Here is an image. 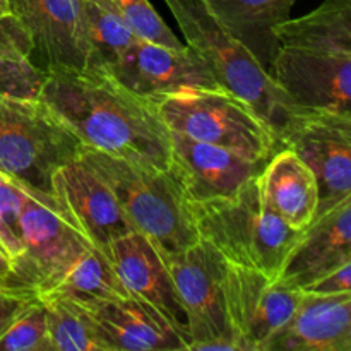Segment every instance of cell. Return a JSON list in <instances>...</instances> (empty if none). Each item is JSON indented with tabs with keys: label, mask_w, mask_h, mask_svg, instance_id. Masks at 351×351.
Listing matches in <instances>:
<instances>
[{
	"label": "cell",
	"mask_w": 351,
	"mask_h": 351,
	"mask_svg": "<svg viewBox=\"0 0 351 351\" xmlns=\"http://www.w3.org/2000/svg\"><path fill=\"white\" fill-rule=\"evenodd\" d=\"M40 99L86 147L170 171L167 127L147 99L106 72L51 69Z\"/></svg>",
	"instance_id": "6da1fadb"
},
{
	"label": "cell",
	"mask_w": 351,
	"mask_h": 351,
	"mask_svg": "<svg viewBox=\"0 0 351 351\" xmlns=\"http://www.w3.org/2000/svg\"><path fill=\"white\" fill-rule=\"evenodd\" d=\"M261 173L233 195L204 202L187 201V206L199 237L228 263L254 267L278 280L304 230L290 226L271 208L261 189Z\"/></svg>",
	"instance_id": "7a4b0ae2"
},
{
	"label": "cell",
	"mask_w": 351,
	"mask_h": 351,
	"mask_svg": "<svg viewBox=\"0 0 351 351\" xmlns=\"http://www.w3.org/2000/svg\"><path fill=\"white\" fill-rule=\"evenodd\" d=\"M165 2L187 38L189 47L204 60L216 82L249 105L281 144L287 127L302 112L278 88L271 72L209 12L204 0Z\"/></svg>",
	"instance_id": "3957f363"
},
{
	"label": "cell",
	"mask_w": 351,
	"mask_h": 351,
	"mask_svg": "<svg viewBox=\"0 0 351 351\" xmlns=\"http://www.w3.org/2000/svg\"><path fill=\"white\" fill-rule=\"evenodd\" d=\"M84 147L41 99L0 95V171L55 211V171Z\"/></svg>",
	"instance_id": "277c9868"
},
{
	"label": "cell",
	"mask_w": 351,
	"mask_h": 351,
	"mask_svg": "<svg viewBox=\"0 0 351 351\" xmlns=\"http://www.w3.org/2000/svg\"><path fill=\"white\" fill-rule=\"evenodd\" d=\"M79 158L105 180L134 230L146 235L160 254L180 252L197 242L185 195L170 171L141 167L91 147H84Z\"/></svg>",
	"instance_id": "5b68a950"
},
{
	"label": "cell",
	"mask_w": 351,
	"mask_h": 351,
	"mask_svg": "<svg viewBox=\"0 0 351 351\" xmlns=\"http://www.w3.org/2000/svg\"><path fill=\"white\" fill-rule=\"evenodd\" d=\"M168 130L267 161L281 149L273 130L249 105L225 89H182L147 98Z\"/></svg>",
	"instance_id": "8992f818"
},
{
	"label": "cell",
	"mask_w": 351,
	"mask_h": 351,
	"mask_svg": "<svg viewBox=\"0 0 351 351\" xmlns=\"http://www.w3.org/2000/svg\"><path fill=\"white\" fill-rule=\"evenodd\" d=\"M187 312L191 350L237 351L225 298L228 261L199 240L175 254H160Z\"/></svg>",
	"instance_id": "52a82bcc"
},
{
	"label": "cell",
	"mask_w": 351,
	"mask_h": 351,
	"mask_svg": "<svg viewBox=\"0 0 351 351\" xmlns=\"http://www.w3.org/2000/svg\"><path fill=\"white\" fill-rule=\"evenodd\" d=\"M23 254L12 266L7 287L51 290L72 264L93 247L50 204L26 195L21 213Z\"/></svg>",
	"instance_id": "ba28073f"
},
{
	"label": "cell",
	"mask_w": 351,
	"mask_h": 351,
	"mask_svg": "<svg viewBox=\"0 0 351 351\" xmlns=\"http://www.w3.org/2000/svg\"><path fill=\"white\" fill-rule=\"evenodd\" d=\"M314 173L319 189L317 215L351 197V115L302 112L281 136Z\"/></svg>",
	"instance_id": "9c48e42d"
},
{
	"label": "cell",
	"mask_w": 351,
	"mask_h": 351,
	"mask_svg": "<svg viewBox=\"0 0 351 351\" xmlns=\"http://www.w3.org/2000/svg\"><path fill=\"white\" fill-rule=\"evenodd\" d=\"M271 75L298 112L351 115V53L278 47Z\"/></svg>",
	"instance_id": "30bf717a"
},
{
	"label": "cell",
	"mask_w": 351,
	"mask_h": 351,
	"mask_svg": "<svg viewBox=\"0 0 351 351\" xmlns=\"http://www.w3.org/2000/svg\"><path fill=\"white\" fill-rule=\"evenodd\" d=\"M302 291L254 267L228 263L225 298L237 351H266L267 343L287 324Z\"/></svg>",
	"instance_id": "8fae6325"
},
{
	"label": "cell",
	"mask_w": 351,
	"mask_h": 351,
	"mask_svg": "<svg viewBox=\"0 0 351 351\" xmlns=\"http://www.w3.org/2000/svg\"><path fill=\"white\" fill-rule=\"evenodd\" d=\"M53 192L58 215L96 249L136 232L112 189L81 158L55 171Z\"/></svg>",
	"instance_id": "7c38bea8"
},
{
	"label": "cell",
	"mask_w": 351,
	"mask_h": 351,
	"mask_svg": "<svg viewBox=\"0 0 351 351\" xmlns=\"http://www.w3.org/2000/svg\"><path fill=\"white\" fill-rule=\"evenodd\" d=\"M106 74L147 99L182 89H223L189 45L171 48L136 38Z\"/></svg>",
	"instance_id": "4fadbf2b"
},
{
	"label": "cell",
	"mask_w": 351,
	"mask_h": 351,
	"mask_svg": "<svg viewBox=\"0 0 351 351\" xmlns=\"http://www.w3.org/2000/svg\"><path fill=\"white\" fill-rule=\"evenodd\" d=\"M31 38V62L43 71H86L89 45L82 0H10Z\"/></svg>",
	"instance_id": "5bb4252c"
},
{
	"label": "cell",
	"mask_w": 351,
	"mask_h": 351,
	"mask_svg": "<svg viewBox=\"0 0 351 351\" xmlns=\"http://www.w3.org/2000/svg\"><path fill=\"white\" fill-rule=\"evenodd\" d=\"M168 139L170 173L189 202L233 195L247 180L257 177L269 161L249 160L225 147L195 141L173 130H168Z\"/></svg>",
	"instance_id": "9a60e30c"
},
{
	"label": "cell",
	"mask_w": 351,
	"mask_h": 351,
	"mask_svg": "<svg viewBox=\"0 0 351 351\" xmlns=\"http://www.w3.org/2000/svg\"><path fill=\"white\" fill-rule=\"evenodd\" d=\"M101 250L119 274L127 293L160 311L191 346L187 312L156 245L143 233L130 232Z\"/></svg>",
	"instance_id": "2e32d148"
},
{
	"label": "cell",
	"mask_w": 351,
	"mask_h": 351,
	"mask_svg": "<svg viewBox=\"0 0 351 351\" xmlns=\"http://www.w3.org/2000/svg\"><path fill=\"white\" fill-rule=\"evenodd\" d=\"M108 351H189V341L160 311L136 297L81 304Z\"/></svg>",
	"instance_id": "e0dca14e"
},
{
	"label": "cell",
	"mask_w": 351,
	"mask_h": 351,
	"mask_svg": "<svg viewBox=\"0 0 351 351\" xmlns=\"http://www.w3.org/2000/svg\"><path fill=\"white\" fill-rule=\"evenodd\" d=\"M351 263V197L317 216L287 256L278 281L302 290Z\"/></svg>",
	"instance_id": "ac0fdd59"
},
{
	"label": "cell",
	"mask_w": 351,
	"mask_h": 351,
	"mask_svg": "<svg viewBox=\"0 0 351 351\" xmlns=\"http://www.w3.org/2000/svg\"><path fill=\"white\" fill-rule=\"evenodd\" d=\"M266 351H351V291H302L297 308Z\"/></svg>",
	"instance_id": "d6986e66"
},
{
	"label": "cell",
	"mask_w": 351,
	"mask_h": 351,
	"mask_svg": "<svg viewBox=\"0 0 351 351\" xmlns=\"http://www.w3.org/2000/svg\"><path fill=\"white\" fill-rule=\"evenodd\" d=\"M261 189L271 208L293 228L305 230L315 219L317 180L288 147H281L269 158L261 173Z\"/></svg>",
	"instance_id": "ffe728a7"
},
{
	"label": "cell",
	"mask_w": 351,
	"mask_h": 351,
	"mask_svg": "<svg viewBox=\"0 0 351 351\" xmlns=\"http://www.w3.org/2000/svg\"><path fill=\"white\" fill-rule=\"evenodd\" d=\"M297 0H204L209 12L261 62L271 65L278 43L273 27L290 17ZM267 71V69H266Z\"/></svg>",
	"instance_id": "44dd1931"
},
{
	"label": "cell",
	"mask_w": 351,
	"mask_h": 351,
	"mask_svg": "<svg viewBox=\"0 0 351 351\" xmlns=\"http://www.w3.org/2000/svg\"><path fill=\"white\" fill-rule=\"evenodd\" d=\"M273 36L278 47L351 53V0H324L312 12L276 24Z\"/></svg>",
	"instance_id": "7402d4cb"
},
{
	"label": "cell",
	"mask_w": 351,
	"mask_h": 351,
	"mask_svg": "<svg viewBox=\"0 0 351 351\" xmlns=\"http://www.w3.org/2000/svg\"><path fill=\"white\" fill-rule=\"evenodd\" d=\"M41 295H58L77 304L119 300L129 297L119 274L101 249L89 247L51 290Z\"/></svg>",
	"instance_id": "603a6c76"
},
{
	"label": "cell",
	"mask_w": 351,
	"mask_h": 351,
	"mask_svg": "<svg viewBox=\"0 0 351 351\" xmlns=\"http://www.w3.org/2000/svg\"><path fill=\"white\" fill-rule=\"evenodd\" d=\"M47 311L53 351H108L95 322L81 304L58 295H38Z\"/></svg>",
	"instance_id": "cb8c5ba5"
},
{
	"label": "cell",
	"mask_w": 351,
	"mask_h": 351,
	"mask_svg": "<svg viewBox=\"0 0 351 351\" xmlns=\"http://www.w3.org/2000/svg\"><path fill=\"white\" fill-rule=\"evenodd\" d=\"M89 58L86 71L106 72L136 40L129 26L99 0H82Z\"/></svg>",
	"instance_id": "d4e9b609"
},
{
	"label": "cell",
	"mask_w": 351,
	"mask_h": 351,
	"mask_svg": "<svg viewBox=\"0 0 351 351\" xmlns=\"http://www.w3.org/2000/svg\"><path fill=\"white\" fill-rule=\"evenodd\" d=\"M113 10L141 40L167 45L171 48L184 47L173 31L165 24L149 0H99Z\"/></svg>",
	"instance_id": "484cf974"
},
{
	"label": "cell",
	"mask_w": 351,
	"mask_h": 351,
	"mask_svg": "<svg viewBox=\"0 0 351 351\" xmlns=\"http://www.w3.org/2000/svg\"><path fill=\"white\" fill-rule=\"evenodd\" d=\"M0 351H53L48 335L47 311L40 297L27 305L0 336Z\"/></svg>",
	"instance_id": "4316f807"
},
{
	"label": "cell",
	"mask_w": 351,
	"mask_h": 351,
	"mask_svg": "<svg viewBox=\"0 0 351 351\" xmlns=\"http://www.w3.org/2000/svg\"><path fill=\"white\" fill-rule=\"evenodd\" d=\"M27 192L0 171V249L16 264L23 254L21 213Z\"/></svg>",
	"instance_id": "83f0119b"
},
{
	"label": "cell",
	"mask_w": 351,
	"mask_h": 351,
	"mask_svg": "<svg viewBox=\"0 0 351 351\" xmlns=\"http://www.w3.org/2000/svg\"><path fill=\"white\" fill-rule=\"evenodd\" d=\"M47 71L31 62L29 57L0 55V95L10 98L40 99Z\"/></svg>",
	"instance_id": "f1b7e54d"
},
{
	"label": "cell",
	"mask_w": 351,
	"mask_h": 351,
	"mask_svg": "<svg viewBox=\"0 0 351 351\" xmlns=\"http://www.w3.org/2000/svg\"><path fill=\"white\" fill-rule=\"evenodd\" d=\"M31 38L26 26L14 14L0 17V55L31 58Z\"/></svg>",
	"instance_id": "f546056e"
},
{
	"label": "cell",
	"mask_w": 351,
	"mask_h": 351,
	"mask_svg": "<svg viewBox=\"0 0 351 351\" xmlns=\"http://www.w3.org/2000/svg\"><path fill=\"white\" fill-rule=\"evenodd\" d=\"M36 298L38 293L29 288L0 287V336Z\"/></svg>",
	"instance_id": "4dcf8cb0"
},
{
	"label": "cell",
	"mask_w": 351,
	"mask_h": 351,
	"mask_svg": "<svg viewBox=\"0 0 351 351\" xmlns=\"http://www.w3.org/2000/svg\"><path fill=\"white\" fill-rule=\"evenodd\" d=\"M300 291L304 293L315 295H332V293H345L351 291V263H345L343 266L329 271L324 276L315 280L314 283L307 285Z\"/></svg>",
	"instance_id": "1f68e13d"
},
{
	"label": "cell",
	"mask_w": 351,
	"mask_h": 351,
	"mask_svg": "<svg viewBox=\"0 0 351 351\" xmlns=\"http://www.w3.org/2000/svg\"><path fill=\"white\" fill-rule=\"evenodd\" d=\"M12 14V9H10V0H0V17L9 16Z\"/></svg>",
	"instance_id": "d6a6232c"
}]
</instances>
